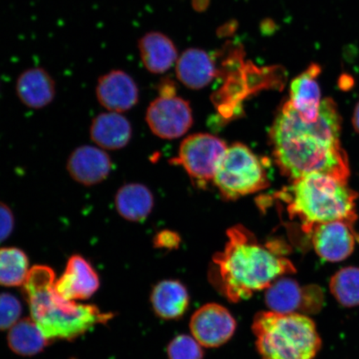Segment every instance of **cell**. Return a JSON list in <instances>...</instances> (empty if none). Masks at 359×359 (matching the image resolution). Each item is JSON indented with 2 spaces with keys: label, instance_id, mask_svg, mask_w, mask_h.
<instances>
[{
  "label": "cell",
  "instance_id": "obj_22",
  "mask_svg": "<svg viewBox=\"0 0 359 359\" xmlns=\"http://www.w3.org/2000/svg\"><path fill=\"white\" fill-rule=\"evenodd\" d=\"M8 343L13 352L30 356L42 351L47 339L33 318H24L11 327Z\"/></svg>",
  "mask_w": 359,
  "mask_h": 359
},
{
  "label": "cell",
  "instance_id": "obj_15",
  "mask_svg": "<svg viewBox=\"0 0 359 359\" xmlns=\"http://www.w3.org/2000/svg\"><path fill=\"white\" fill-rule=\"evenodd\" d=\"M321 74V67L312 64L292 81L290 102L300 118L312 123L318 119L321 106V91L317 78Z\"/></svg>",
  "mask_w": 359,
  "mask_h": 359
},
{
  "label": "cell",
  "instance_id": "obj_7",
  "mask_svg": "<svg viewBox=\"0 0 359 359\" xmlns=\"http://www.w3.org/2000/svg\"><path fill=\"white\" fill-rule=\"evenodd\" d=\"M226 149L222 139L213 135L197 133L182 142L178 157L172 163L181 165L193 180L205 185L214 179Z\"/></svg>",
  "mask_w": 359,
  "mask_h": 359
},
{
  "label": "cell",
  "instance_id": "obj_21",
  "mask_svg": "<svg viewBox=\"0 0 359 359\" xmlns=\"http://www.w3.org/2000/svg\"><path fill=\"white\" fill-rule=\"evenodd\" d=\"M115 205L121 217L130 222H141L151 212L154 199L147 187L131 183L121 187L116 192Z\"/></svg>",
  "mask_w": 359,
  "mask_h": 359
},
{
  "label": "cell",
  "instance_id": "obj_6",
  "mask_svg": "<svg viewBox=\"0 0 359 359\" xmlns=\"http://www.w3.org/2000/svg\"><path fill=\"white\" fill-rule=\"evenodd\" d=\"M213 181L228 200L253 194L268 186L266 172L262 161L242 143L227 147Z\"/></svg>",
  "mask_w": 359,
  "mask_h": 359
},
{
  "label": "cell",
  "instance_id": "obj_9",
  "mask_svg": "<svg viewBox=\"0 0 359 359\" xmlns=\"http://www.w3.org/2000/svg\"><path fill=\"white\" fill-rule=\"evenodd\" d=\"M147 123L151 132L161 138L182 137L193 123L189 102L174 94L161 95L148 107Z\"/></svg>",
  "mask_w": 359,
  "mask_h": 359
},
{
  "label": "cell",
  "instance_id": "obj_13",
  "mask_svg": "<svg viewBox=\"0 0 359 359\" xmlns=\"http://www.w3.org/2000/svg\"><path fill=\"white\" fill-rule=\"evenodd\" d=\"M98 102L110 111L123 112L137 104L139 92L136 83L128 74L114 70L98 80L96 88Z\"/></svg>",
  "mask_w": 359,
  "mask_h": 359
},
{
  "label": "cell",
  "instance_id": "obj_14",
  "mask_svg": "<svg viewBox=\"0 0 359 359\" xmlns=\"http://www.w3.org/2000/svg\"><path fill=\"white\" fill-rule=\"evenodd\" d=\"M67 169L74 181L83 186H93L109 177L111 161L109 154L100 148L83 146L70 155Z\"/></svg>",
  "mask_w": 359,
  "mask_h": 359
},
{
  "label": "cell",
  "instance_id": "obj_18",
  "mask_svg": "<svg viewBox=\"0 0 359 359\" xmlns=\"http://www.w3.org/2000/svg\"><path fill=\"white\" fill-rule=\"evenodd\" d=\"M215 73L217 71L212 58L201 49H187L177 62L178 79L191 89L208 86L215 78Z\"/></svg>",
  "mask_w": 359,
  "mask_h": 359
},
{
  "label": "cell",
  "instance_id": "obj_27",
  "mask_svg": "<svg viewBox=\"0 0 359 359\" xmlns=\"http://www.w3.org/2000/svg\"><path fill=\"white\" fill-rule=\"evenodd\" d=\"M15 217L8 206L0 201V243L12 234Z\"/></svg>",
  "mask_w": 359,
  "mask_h": 359
},
{
  "label": "cell",
  "instance_id": "obj_1",
  "mask_svg": "<svg viewBox=\"0 0 359 359\" xmlns=\"http://www.w3.org/2000/svg\"><path fill=\"white\" fill-rule=\"evenodd\" d=\"M342 118L335 102L325 98L314 122L300 118L290 101L273 124L271 136L278 165L293 181L311 173L330 175L348 182L346 152L340 142Z\"/></svg>",
  "mask_w": 359,
  "mask_h": 359
},
{
  "label": "cell",
  "instance_id": "obj_8",
  "mask_svg": "<svg viewBox=\"0 0 359 359\" xmlns=\"http://www.w3.org/2000/svg\"><path fill=\"white\" fill-rule=\"evenodd\" d=\"M320 286H300L297 281L283 278L266 289V302L271 311L279 313H316L325 302Z\"/></svg>",
  "mask_w": 359,
  "mask_h": 359
},
{
  "label": "cell",
  "instance_id": "obj_5",
  "mask_svg": "<svg viewBox=\"0 0 359 359\" xmlns=\"http://www.w3.org/2000/svg\"><path fill=\"white\" fill-rule=\"evenodd\" d=\"M253 332L262 359H313L321 348L316 324L302 313H259Z\"/></svg>",
  "mask_w": 359,
  "mask_h": 359
},
{
  "label": "cell",
  "instance_id": "obj_23",
  "mask_svg": "<svg viewBox=\"0 0 359 359\" xmlns=\"http://www.w3.org/2000/svg\"><path fill=\"white\" fill-rule=\"evenodd\" d=\"M29 272V259L18 248L0 249V285H24Z\"/></svg>",
  "mask_w": 359,
  "mask_h": 359
},
{
  "label": "cell",
  "instance_id": "obj_10",
  "mask_svg": "<svg viewBox=\"0 0 359 359\" xmlns=\"http://www.w3.org/2000/svg\"><path fill=\"white\" fill-rule=\"evenodd\" d=\"M190 327L193 337L201 346L215 348L231 338L236 323L226 308L217 304H208L193 314Z\"/></svg>",
  "mask_w": 359,
  "mask_h": 359
},
{
  "label": "cell",
  "instance_id": "obj_29",
  "mask_svg": "<svg viewBox=\"0 0 359 359\" xmlns=\"http://www.w3.org/2000/svg\"><path fill=\"white\" fill-rule=\"evenodd\" d=\"M353 126L354 130L359 134V102L353 111Z\"/></svg>",
  "mask_w": 359,
  "mask_h": 359
},
{
  "label": "cell",
  "instance_id": "obj_24",
  "mask_svg": "<svg viewBox=\"0 0 359 359\" xmlns=\"http://www.w3.org/2000/svg\"><path fill=\"white\" fill-rule=\"evenodd\" d=\"M330 289L342 306H359V268L349 266L339 269L331 278Z\"/></svg>",
  "mask_w": 359,
  "mask_h": 359
},
{
  "label": "cell",
  "instance_id": "obj_20",
  "mask_svg": "<svg viewBox=\"0 0 359 359\" xmlns=\"http://www.w3.org/2000/svg\"><path fill=\"white\" fill-rule=\"evenodd\" d=\"M189 300L186 287L177 280L160 282L151 294L154 311L164 320L182 317L189 306Z\"/></svg>",
  "mask_w": 359,
  "mask_h": 359
},
{
  "label": "cell",
  "instance_id": "obj_12",
  "mask_svg": "<svg viewBox=\"0 0 359 359\" xmlns=\"http://www.w3.org/2000/svg\"><path fill=\"white\" fill-rule=\"evenodd\" d=\"M98 287L97 273L80 255H74L69 259L64 275L55 284L57 293L67 302L88 299Z\"/></svg>",
  "mask_w": 359,
  "mask_h": 359
},
{
  "label": "cell",
  "instance_id": "obj_26",
  "mask_svg": "<svg viewBox=\"0 0 359 359\" xmlns=\"http://www.w3.org/2000/svg\"><path fill=\"white\" fill-rule=\"evenodd\" d=\"M22 307L19 300L11 294H0V330L11 329L21 316Z\"/></svg>",
  "mask_w": 359,
  "mask_h": 359
},
{
  "label": "cell",
  "instance_id": "obj_25",
  "mask_svg": "<svg viewBox=\"0 0 359 359\" xmlns=\"http://www.w3.org/2000/svg\"><path fill=\"white\" fill-rule=\"evenodd\" d=\"M170 359H202L201 345L187 335H180L170 343L168 348Z\"/></svg>",
  "mask_w": 359,
  "mask_h": 359
},
{
  "label": "cell",
  "instance_id": "obj_19",
  "mask_svg": "<svg viewBox=\"0 0 359 359\" xmlns=\"http://www.w3.org/2000/svg\"><path fill=\"white\" fill-rule=\"evenodd\" d=\"M139 50L143 65L151 74H163L177 60L174 43L163 34L148 33L139 41Z\"/></svg>",
  "mask_w": 359,
  "mask_h": 359
},
{
  "label": "cell",
  "instance_id": "obj_3",
  "mask_svg": "<svg viewBox=\"0 0 359 359\" xmlns=\"http://www.w3.org/2000/svg\"><path fill=\"white\" fill-rule=\"evenodd\" d=\"M55 278L51 268L36 266L24 284L31 316L47 340L74 339L109 320L95 306L62 299L55 289Z\"/></svg>",
  "mask_w": 359,
  "mask_h": 359
},
{
  "label": "cell",
  "instance_id": "obj_17",
  "mask_svg": "<svg viewBox=\"0 0 359 359\" xmlns=\"http://www.w3.org/2000/svg\"><path fill=\"white\" fill-rule=\"evenodd\" d=\"M16 93L25 106L43 109L55 98V81L44 69L34 67L25 71L18 79Z\"/></svg>",
  "mask_w": 359,
  "mask_h": 359
},
{
  "label": "cell",
  "instance_id": "obj_4",
  "mask_svg": "<svg viewBox=\"0 0 359 359\" xmlns=\"http://www.w3.org/2000/svg\"><path fill=\"white\" fill-rule=\"evenodd\" d=\"M288 202L291 218H298L305 233L311 234L318 224L344 221L355 222L358 194L348 182L324 173H311L294 180L282 193Z\"/></svg>",
  "mask_w": 359,
  "mask_h": 359
},
{
  "label": "cell",
  "instance_id": "obj_28",
  "mask_svg": "<svg viewBox=\"0 0 359 359\" xmlns=\"http://www.w3.org/2000/svg\"><path fill=\"white\" fill-rule=\"evenodd\" d=\"M178 238L175 239V235L172 233L163 232L157 236L156 244L161 247H172L178 245Z\"/></svg>",
  "mask_w": 359,
  "mask_h": 359
},
{
  "label": "cell",
  "instance_id": "obj_16",
  "mask_svg": "<svg viewBox=\"0 0 359 359\" xmlns=\"http://www.w3.org/2000/svg\"><path fill=\"white\" fill-rule=\"evenodd\" d=\"M90 136L102 149L118 150L127 146L131 140V124L118 112L102 114L93 119Z\"/></svg>",
  "mask_w": 359,
  "mask_h": 359
},
{
  "label": "cell",
  "instance_id": "obj_11",
  "mask_svg": "<svg viewBox=\"0 0 359 359\" xmlns=\"http://www.w3.org/2000/svg\"><path fill=\"white\" fill-rule=\"evenodd\" d=\"M311 234L318 257L330 262H340L348 258L359 239L353 224L344 221L316 224Z\"/></svg>",
  "mask_w": 359,
  "mask_h": 359
},
{
  "label": "cell",
  "instance_id": "obj_2",
  "mask_svg": "<svg viewBox=\"0 0 359 359\" xmlns=\"http://www.w3.org/2000/svg\"><path fill=\"white\" fill-rule=\"evenodd\" d=\"M227 236L226 247L213 262L217 284L230 302L248 299L255 292L269 288L278 278L295 272L281 250L258 243L243 226L231 228Z\"/></svg>",
  "mask_w": 359,
  "mask_h": 359
}]
</instances>
